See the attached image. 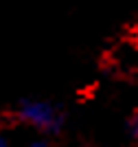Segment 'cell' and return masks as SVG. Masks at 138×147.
Instances as JSON below:
<instances>
[{"mask_svg": "<svg viewBox=\"0 0 138 147\" xmlns=\"http://www.w3.org/2000/svg\"><path fill=\"white\" fill-rule=\"evenodd\" d=\"M18 119L42 132H57L61 127V112L46 101H24L18 108Z\"/></svg>", "mask_w": 138, "mask_h": 147, "instance_id": "1", "label": "cell"}, {"mask_svg": "<svg viewBox=\"0 0 138 147\" xmlns=\"http://www.w3.org/2000/svg\"><path fill=\"white\" fill-rule=\"evenodd\" d=\"M0 147H9V145H7V141L2 138V134H0Z\"/></svg>", "mask_w": 138, "mask_h": 147, "instance_id": "2", "label": "cell"}]
</instances>
